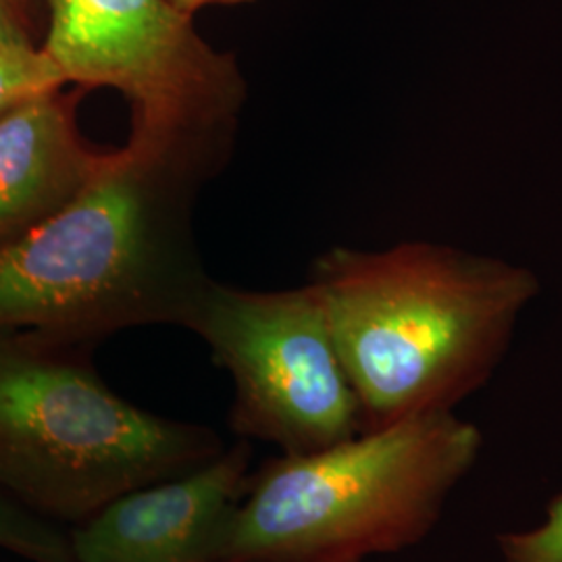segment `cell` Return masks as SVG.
Instances as JSON below:
<instances>
[{"mask_svg": "<svg viewBox=\"0 0 562 562\" xmlns=\"http://www.w3.org/2000/svg\"><path fill=\"white\" fill-rule=\"evenodd\" d=\"M250 448L134 487L71 525L69 562H211L223 521L250 480Z\"/></svg>", "mask_w": 562, "mask_h": 562, "instance_id": "7", "label": "cell"}, {"mask_svg": "<svg viewBox=\"0 0 562 562\" xmlns=\"http://www.w3.org/2000/svg\"><path fill=\"white\" fill-rule=\"evenodd\" d=\"M32 0H0V42L32 41Z\"/></svg>", "mask_w": 562, "mask_h": 562, "instance_id": "12", "label": "cell"}, {"mask_svg": "<svg viewBox=\"0 0 562 562\" xmlns=\"http://www.w3.org/2000/svg\"><path fill=\"white\" fill-rule=\"evenodd\" d=\"M178 7L188 13H196L204 7H217V4H225V7H236V4H246V2H255V0H173Z\"/></svg>", "mask_w": 562, "mask_h": 562, "instance_id": "13", "label": "cell"}, {"mask_svg": "<svg viewBox=\"0 0 562 562\" xmlns=\"http://www.w3.org/2000/svg\"><path fill=\"white\" fill-rule=\"evenodd\" d=\"M503 562H562V492L548 504L543 521L498 536Z\"/></svg>", "mask_w": 562, "mask_h": 562, "instance_id": "11", "label": "cell"}, {"mask_svg": "<svg viewBox=\"0 0 562 562\" xmlns=\"http://www.w3.org/2000/svg\"><path fill=\"white\" fill-rule=\"evenodd\" d=\"M63 88L0 115V246L74 201L111 157L81 138V90Z\"/></svg>", "mask_w": 562, "mask_h": 562, "instance_id": "8", "label": "cell"}, {"mask_svg": "<svg viewBox=\"0 0 562 562\" xmlns=\"http://www.w3.org/2000/svg\"><path fill=\"white\" fill-rule=\"evenodd\" d=\"M0 548L30 562H69V531L0 490Z\"/></svg>", "mask_w": 562, "mask_h": 562, "instance_id": "9", "label": "cell"}, {"mask_svg": "<svg viewBox=\"0 0 562 562\" xmlns=\"http://www.w3.org/2000/svg\"><path fill=\"white\" fill-rule=\"evenodd\" d=\"M183 327L232 375L229 422L241 438L304 454L364 431L313 283L257 292L211 280Z\"/></svg>", "mask_w": 562, "mask_h": 562, "instance_id": "6", "label": "cell"}, {"mask_svg": "<svg viewBox=\"0 0 562 562\" xmlns=\"http://www.w3.org/2000/svg\"><path fill=\"white\" fill-rule=\"evenodd\" d=\"M482 429L434 411L250 473L211 562H364L423 542L482 454Z\"/></svg>", "mask_w": 562, "mask_h": 562, "instance_id": "3", "label": "cell"}, {"mask_svg": "<svg viewBox=\"0 0 562 562\" xmlns=\"http://www.w3.org/2000/svg\"><path fill=\"white\" fill-rule=\"evenodd\" d=\"M364 431L454 411L501 367L542 285L529 267L450 244L336 246L311 267Z\"/></svg>", "mask_w": 562, "mask_h": 562, "instance_id": "2", "label": "cell"}, {"mask_svg": "<svg viewBox=\"0 0 562 562\" xmlns=\"http://www.w3.org/2000/svg\"><path fill=\"white\" fill-rule=\"evenodd\" d=\"M67 86L36 42H0V115Z\"/></svg>", "mask_w": 562, "mask_h": 562, "instance_id": "10", "label": "cell"}, {"mask_svg": "<svg viewBox=\"0 0 562 562\" xmlns=\"http://www.w3.org/2000/svg\"><path fill=\"white\" fill-rule=\"evenodd\" d=\"M223 450L211 427L123 398L88 346L0 341V490L48 521L78 525L121 494L194 471Z\"/></svg>", "mask_w": 562, "mask_h": 562, "instance_id": "4", "label": "cell"}, {"mask_svg": "<svg viewBox=\"0 0 562 562\" xmlns=\"http://www.w3.org/2000/svg\"><path fill=\"white\" fill-rule=\"evenodd\" d=\"M217 173L130 136L74 201L0 246V329L94 348L134 327H183L213 280L194 202Z\"/></svg>", "mask_w": 562, "mask_h": 562, "instance_id": "1", "label": "cell"}, {"mask_svg": "<svg viewBox=\"0 0 562 562\" xmlns=\"http://www.w3.org/2000/svg\"><path fill=\"white\" fill-rule=\"evenodd\" d=\"M41 48L65 83L113 88L132 106V136L217 171L246 102L232 55L202 38L173 0H46Z\"/></svg>", "mask_w": 562, "mask_h": 562, "instance_id": "5", "label": "cell"}]
</instances>
